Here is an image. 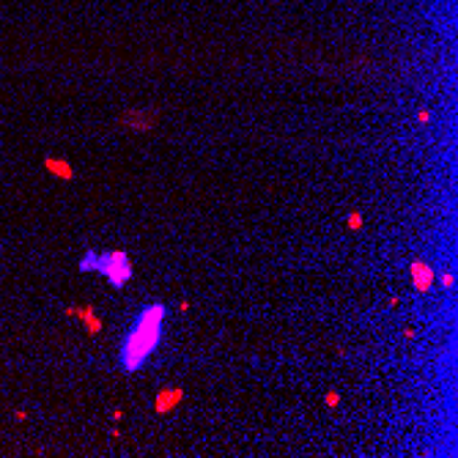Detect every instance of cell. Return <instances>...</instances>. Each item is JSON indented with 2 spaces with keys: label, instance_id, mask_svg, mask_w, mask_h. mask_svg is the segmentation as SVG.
<instances>
[{
  "label": "cell",
  "instance_id": "6da1fadb",
  "mask_svg": "<svg viewBox=\"0 0 458 458\" xmlns=\"http://www.w3.org/2000/svg\"><path fill=\"white\" fill-rule=\"evenodd\" d=\"M165 319L167 307L162 302H151L135 316L132 329L126 332L124 343H121V368L126 373H135L146 365V360L157 351L165 332Z\"/></svg>",
  "mask_w": 458,
  "mask_h": 458
},
{
  "label": "cell",
  "instance_id": "7a4b0ae2",
  "mask_svg": "<svg viewBox=\"0 0 458 458\" xmlns=\"http://www.w3.org/2000/svg\"><path fill=\"white\" fill-rule=\"evenodd\" d=\"M93 272H99L113 288H124L129 280L135 277V266L129 261L124 250H107V252H96V266Z\"/></svg>",
  "mask_w": 458,
  "mask_h": 458
},
{
  "label": "cell",
  "instance_id": "3957f363",
  "mask_svg": "<svg viewBox=\"0 0 458 458\" xmlns=\"http://www.w3.org/2000/svg\"><path fill=\"white\" fill-rule=\"evenodd\" d=\"M409 272H412V285H414V291H420V294L431 291L434 283H436V272L431 269L425 261H412Z\"/></svg>",
  "mask_w": 458,
  "mask_h": 458
},
{
  "label": "cell",
  "instance_id": "277c9868",
  "mask_svg": "<svg viewBox=\"0 0 458 458\" xmlns=\"http://www.w3.org/2000/svg\"><path fill=\"white\" fill-rule=\"evenodd\" d=\"M181 401H184V389L181 387H165V389L157 392V398H154V412H157V414H170Z\"/></svg>",
  "mask_w": 458,
  "mask_h": 458
},
{
  "label": "cell",
  "instance_id": "5b68a950",
  "mask_svg": "<svg viewBox=\"0 0 458 458\" xmlns=\"http://www.w3.org/2000/svg\"><path fill=\"white\" fill-rule=\"evenodd\" d=\"M157 124V113H126L124 118H121V126L124 129H135V132H146V129H154Z\"/></svg>",
  "mask_w": 458,
  "mask_h": 458
},
{
  "label": "cell",
  "instance_id": "8992f818",
  "mask_svg": "<svg viewBox=\"0 0 458 458\" xmlns=\"http://www.w3.org/2000/svg\"><path fill=\"white\" fill-rule=\"evenodd\" d=\"M66 316H80V319H83V324H85V329H88L91 335L102 332V321L96 319L93 307H66Z\"/></svg>",
  "mask_w": 458,
  "mask_h": 458
},
{
  "label": "cell",
  "instance_id": "52a82bcc",
  "mask_svg": "<svg viewBox=\"0 0 458 458\" xmlns=\"http://www.w3.org/2000/svg\"><path fill=\"white\" fill-rule=\"evenodd\" d=\"M44 167H47V170H49L52 176H58V179H66V181L74 179V167H71L66 160H58V157H47V160H44Z\"/></svg>",
  "mask_w": 458,
  "mask_h": 458
},
{
  "label": "cell",
  "instance_id": "ba28073f",
  "mask_svg": "<svg viewBox=\"0 0 458 458\" xmlns=\"http://www.w3.org/2000/svg\"><path fill=\"white\" fill-rule=\"evenodd\" d=\"M93 266H96V250H85V255H83V261H80L77 269L80 272H93Z\"/></svg>",
  "mask_w": 458,
  "mask_h": 458
},
{
  "label": "cell",
  "instance_id": "9c48e42d",
  "mask_svg": "<svg viewBox=\"0 0 458 458\" xmlns=\"http://www.w3.org/2000/svg\"><path fill=\"white\" fill-rule=\"evenodd\" d=\"M324 401H326V406H338V403H340V395H338V392H326Z\"/></svg>",
  "mask_w": 458,
  "mask_h": 458
},
{
  "label": "cell",
  "instance_id": "30bf717a",
  "mask_svg": "<svg viewBox=\"0 0 458 458\" xmlns=\"http://www.w3.org/2000/svg\"><path fill=\"white\" fill-rule=\"evenodd\" d=\"M360 225H362V217H360V214H351V217H348V228H360Z\"/></svg>",
  "mask_w": 458,
  "mask_h": 458
},
{
  "label": "cell",
  "instance_id": "8fae6325",
  "mask_svg": "<svg viewBox=\"0 0 458 458\" xmlns=\"http://www.w3.org/2000/svg\"><path fill=\"white\" fill-rule=\"evenodd\" d=\"M417 121H420V124H428V121H431V113H428V110H420V113H417Z\"/></svg>",
  "mask_w": 458,
  "mask_h": 458
},
{
  "label": "cell",
  "instance_id": "7c38bea8",
  "mask_svg": "<svg viewBox=\"0 0 458 458\" xmlns=\"http://www.w3.org/2000/svg\"><path fill=\"white\" fill-rule=\"evenodd\" d=\"M442 283L447 285V288H453V275H450V272H444V275H442Z\"/></svg>",
  "mask_w": 458,
  "mask_h": 458
},
{
  "label": "cell",
  "instance_id": "4fadbf2b",
  "mask_svg": "<svg viewBox=\"0 0 458 458\" xmlns=\"http://www.w3.org/2000/svg\"><path fill=\"white\" fill-rule=\"evenodd\" d=\"M14 417H17V420H25V417H28V412H25V409H17Z\"/></svg>",
  "mask_w": 458,
  "mask_h": 458
}]
</instances>
